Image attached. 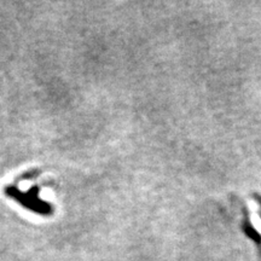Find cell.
<instances>
[{
	"mask_svg": "<svg viewBox=\"0 0 261 261\" xmlns=\"http://www.w3.org/2000/svg\"><path fill=\"white\" fill-rule=\"evenodd\" d=\"M5 192L9 197L14 198L19 204H22L27 210L35 212V213L41 215H51L52 212H54V208L50 203L42 201L39 197L38 188H32L29 191L23 192L18 190L16 187H8L5 189Z\"/></svg>",
	"mask_w": 261,
	"mask_h": 261,
	"instance_id": "obj_1",
	"label": "cell"
}]
</instances>
